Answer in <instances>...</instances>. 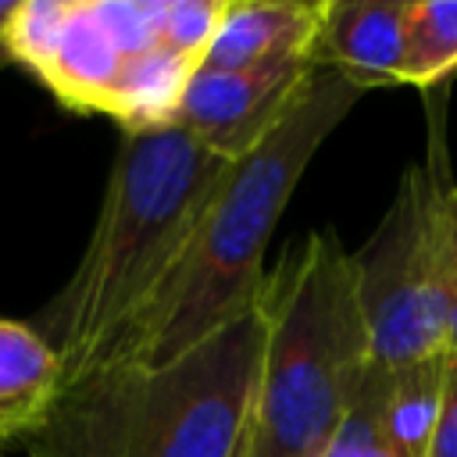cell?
<instances>
[{"label": "cell", "instance_id": "12", "mask_svg": "<svg viewBox=\"0 0 457 457\" xmlns=\"http://www.w3.org/2000/svg\"><path fill=\"white\" fill-rule=\"evenodd\" d=\"M453 71H457V0H411L403 86L432 89Z\"/></svg>", "mask_w": 457, "mask_h": 457}, {"label": "cell", "instance_id": "6", "mask_svg": "<svg viewBox=\"0 0 457 457\" xmlns=\"http://www.w3.org/2000/svg\"><path fill=\"white\" fill-rule=\"evenodd\" d=\"M4 43L61 104L107 114L129 64L161 43L157 0H21Z\"/></svg>", "mask_w": 457, "mask_h": 457}, {"label": "cell", "instance_id": "7", "mask_svg": "<svg viewBox=\"0 0 457 457\" xmlns=\"http://www.w3.org/2000/svg\"><path fill=\"white\" fill-rule=\"evenodd\" d=\"M307 61H275L257 68H204L196 64L171 125L189 132L207 150L239 161L246 157L300 96Z\"/></svg>", "mask_w": 457, "mask_h": 457}, {"label": "cell", "instance_id": "8", "mask_svg": "<svg viewBox=\"0 0 457 457\" xmlns=\"http://www.w3.org/2000/svg\"><path fill=\"white\" fill-rule=\"evenodd\" d=\"M407 4L411 0H328L311 64L339 71L364 93L403 86Z\"/></svg>", "mask_w": 457, "mask_h": 457}, {"label": "cell", "instance_id": "17", "mask_svg": "<svg viewBox=\"0 0 457 457\" xmlns=\"http://www.w3.org/2000/svg\"><path fill=\"white\" fill-rule=\"evenodd\" d=\"M18 7H21V0H0V39H4V32H7V25L14 21V14H18Z\"/></svg>", "mask_w": 457, "mask_h": 457}, {"label": "cell", "instance_id": "2", "mask_svg": "<svg viewBox=\"0 0 457 457\" xmlns=\"http://www.w3.org/2000/svg\"><path fill=\"white\" fill-rule=\"evenodd\" d=\"M228 168V157L179 125L125 132L82 261L36 325L61 357L64 396L96 375L114 339L168 282Z\"/></svg>", "mask_w": 457, "mask_h": 457}, {"label": "cell", "instance_id": "19", "mask_svg": "<svg viewBox=\"0 0 457 457\" xmlns=\"http://www.w3.org/2000/svg\"><path fill=\"white\" fill-rule=\"evenodd\" d=\"M453 214H457V186H453Z\"/></svg>", "mask_w": 457, "mask_h": 457}, {"label": "cell", "instance_id": "14", "mask_svg": "<svg viewBox=\"0 0 457 457\" xmlns=\"http://www.w3.org/2000/svg\"><path fill=\"white\" fill-rule=\"evenodd\" d=\"M321 457H396L393 446L386 443L378 418H375V407L364 393L357 396L353 411L343 418V425L336 428V436L328 439Z\"/></svg>", "mask_w": 457, "mask_h": 457}, {"label": "cell", "instance_id": "13", "mask_svg": "<svg viewBox=\"0 0 457 457\" xmlns=\"http://www.w3.org/2000/svg\"><path fill=\"white\" fill-rule=\"evenodd\" d=\"M221 11H225V0H157L161 46L186 57L189 64H200L218 32Z\"/></svg>", "mask_w": 457, "mask_h": 457}, {"label": "cell", "instance_id": "4", "mask_svg": "<svg viewBox=\"0 0 457 457\" xmlns=\"http://www.w3.org/2000/svg\"><path fill=\"white\" fill-rule=\"evenodd\" d=\"M264 350L261 300L157 371L111 375L61 400L93 457H243Z\"/></svg>", "mask_w": 457, "mask_h": 457}, {"label": "cell", "instance_id": "15", "mask_svg": "<svg viewBox=\"0 0 457 457\" xmlns=\"http://www.w3.org/2000/svg\"><path fill=\"white\" fill-rule=\"evenodd\" d=\"M428 457H457V361L453 357H446L443 393H439V414H436Z\"/></svg>", "mask_w": 457, "mask_h": 457}, {"label": "cell", "instance_id": "9", "mask_svg": "<svg viewBox=\"0 0 457 457\" xmlns=\"http://www.w3.org/2000/svg\"><path fill=\"white\" fill-rule=\"evenodd\" d=\"M328 0H225L204 68H257L307 61ZM314 68V64H311Z\"/></svg>", "mask_w": 457, "mask_h": 457}, {"label": "cell", "instance_id": "10", "mask_svg": "<svg viewBox=\"0 0 457 457\" xmlns=\"http://www.w3.org/2000/svg\"><path fill=\"white\" fill-rule=\"evenodd\" d=\"M64 371L36 325L0 318V443L39 436L64 396Z\"/></svg>", "mask_w": 457, "mask_h": 457}, {"label": "cell", "instance_id": "1", "mask_svg": "<svg viewBox=\"0 0 457 457\" xmlns=\"http://www.w3.org/2000/svg\"><path fill=\"white\" fill-rule=\"evenodd\" d=\"M361 96L364 89L339 71L314 68L307 75L300 96L278 125L246 157L232 161L182 261L157 296L114 339L89 382L157 371L228 321L243 318L261 300V261L268 239L303 168Z\"/></svg>", "mask_w": 457, "mask_h": 457}, {"label": "cell", "instance_id": "11", "mask_svg": "<svg viewBox=\"0 0 457 457\" xmlns=\"http://www.w3.org/2000/svg\"><path fill=\"white\" fill-rule=\"evenodd\" d=\"M443 371H446V353L386 378L368 375L361 393L371 400L378 428L396 457H428L432 428L439 414Z\"/></svg>", "mask_w": 457, "mask_h": 457}, {"label": "cell", "instance_id": "3", "mask_svg": "<svg viewBox=\"0 0 457 457\" xmlns=\"http://www.w3.org/2000/svg\"><path fill=\"white\" fill-rule=\"evenodd\" d=\"M261 307L264 350L243 457H321L371 371L353 253L336 232H311L264 278Z\"/></svg>", "mask_w": 457, "mask_h": 457}, {"label": "cell", "instance_id": "5", "mask_svg": "<svg viewBox=\"0 0 457 457\" xmlns=\"http://www.w3.org/2000/svg\"><path fill=\"white\" fill-rule=\"evenodd\" d=\"M439 143L436 132L425 164L403 175L375 236L353 253L371 339L368 375L378 378L446 353V286L457 214Z\"/></svg>", "mask_w": 457, "mask_h": 457}, {"label": "cell", "instance_id": "16", "mask_svg": "<svg viewBox=\"0 0 457 457\" xmlns=\"http://www.w3.org/2000/svg\"><path fill=\"white\" fill-rule=\"evenodd\" d=\"M450 307H446V357L457 361V236H453V253H450Z\"/></svg>", "mask_w": 457, "mask_h": 457}, {"label": "cell", "instance_id": "18", "mask_svg": "<svg viewBox=\"0 0 457 457\" xmlns=\"http://www.w3.org/2000/svg\"><path fill=\"white\" fill-rule=\"evenodd\" d=\"M7 64H14V57H11V50H7V43L0 39V71H4Z\"/></svg>", "mask_w": 457, "mask_h": 457}]
</instances>
